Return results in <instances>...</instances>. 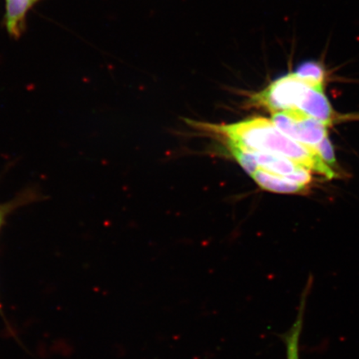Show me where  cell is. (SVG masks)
<instances>
[{
  "label": "cell",
  "mask_w": 359,
  "mask_h": 359,
  "mask_svg": "<svg viewBox=\"0 0 359 359\" xmlns=\"http://www.w3.org/2000/svg\"><path fill=\"white\" fill-rule=\"evenodd\" d=\"M197 126L221 137L231 154L248 151L280 156L327 179L337 177L334 170L323 161L316 148L303 145L287 137L271 120L258 116L231 124Z\"/></svg>",
  "instance_id": "cell-1"
},
{
  "label": "cell",
  "mask_w": 359,
  "mask_h": 359,
  "mask_svg": "<svg viewBox=\"0 0 359 359\" xmlns=\"http://www.w3.org/2000/svg\"><path fill=\"white\" fill-rule=\"evenodd\" d=\"M250 177L260 188L268 191L280 193V194H297V193L303 192L306 189V187L300 185V184L259 170L255 172Z\"/></svg>",
  "instance_id": "cell-6"
},
{
  "label": "cell",
  "mask_w": 359,
  "mask_h": 359,
  "mask_svg": "<svg viewBox=\"0 0 359 359\" xmlns=\"http://www.w3.org/2000/svg\"><path fill=\"white\" fill-rule=\"evenodd\" d=\"M294 73L300 79L313 86L325 88L327 74L325 67L316 61H307L300 65Z\"/></svg>",
  "instance_id": "cell-7"
},
{
  "label": "cell",
  "mask_w": 359,
  "mask_h": 359,
  "mask_svg": "<svg viewBox=\"0 0 359 359\" xmlns=\"http://www.w3.org/2000/svg\"><path fill=\"white\" fill-rule=\"evenodd\" d=\"M318 88L304 82L294 73L273 81L258 93L251 94L247 105L271 111L298 110L306 114L316 97Z\"/></svg>",
  "instance_id": "cell-2"
},
{
  "label": "cell",
  "mask_w": 359,
  "mask_h": 359,
  "mask_svg": "<svg viewBox=\"0 0 359 359\" xmlns=\"http://www.w3.org/2000/svg\"><path fill=\"white\" fill-rule=\"evenodd\" d=\"M271 121L281 133L305 146L316 148L327 137L329 125L298 110L276 112Z\"/></svg>",
  "instance_id": "cell-3"
},
{
  "label": "cell",
  "mask_w": 359,
  "mask_h": 359,
  "mask_svg": "<svg viewBox=\"0 0 359 359\" xmlns=\"http://www.w3.org/2000/svg\"><path fill=\"white\" fill-rule=\"evenodd\" d=\"M15 205H18L15 202L10 204H0V230L6 222L7 215L12 212Z\"/></svg>",
  "instance_id": "cell-9"
},
{
  "label": "cell",
  "mask_w": 359,
  "mask_h": 359,
  "mask_svg": "<svg viewBox=\"0 0 359 359\" xmlns=\"http://www.w3.org/2000/svg\"><path fill=\"white\" fill-rule=\"evenodd\" d=\"M318 155L324 163L331 169L336 167V156L334 146L330 138L326 137L316 147Z\"/></svg>",
  "instance_id": "cell-8"
},
{
  "label": "cell",
  "mask_w": 359,
  "mask_h": 359,
  "mask_svg": "<svg viewBox=\"0 0 359 359\" xmlns=\"http://www.w3.org/2000/svg\"><path fill=\"white\" fill-rule=\"evenodd\" d=\"M311 288V280H309L306 286L304 287L302 296H300L298 314L293 325L286 333L280 336L281 340L285 344L287 359H299L300 336L302 334L304 311L306 309L308 296Z\"/></svg>",
  "instance_id": "cell-5"
},
{
  "label": "cell",
  "mask_w": 359,
  "mask_h": 359,
  "mask_svg": "<svg viewBox=\"0 0 359 359\" xmlns=\"http://www.w3.org/2000/svg\"><path fill=\"white\" fill-rule=\"evenodd\" d=\"M43 0H4L2 25L13 40H20L26 33L29 13Z\"/></svg>",
  "instance_id": "cell-4"
}]
</instances>
